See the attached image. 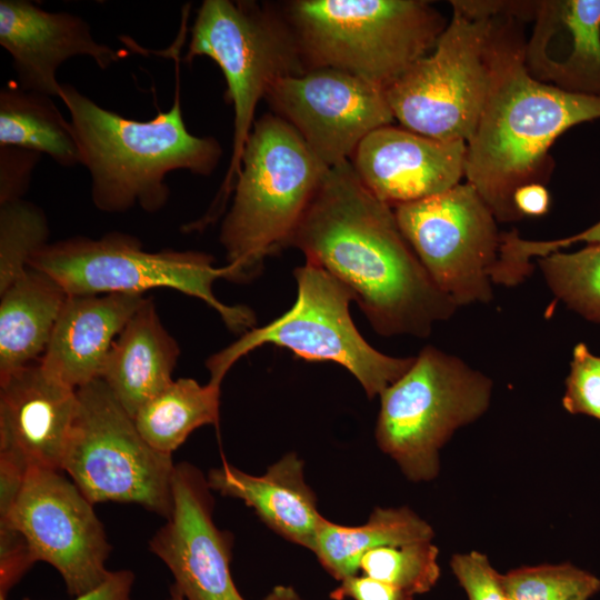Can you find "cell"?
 <instances>
[{
  "label": "cell",
  "mask_w": 600,
  "mask_h": 600,
  "mask_svg": "<svg viewBox=\"0 0 600 600\" xmlns=\"http://www.w3.org/2000/svg\"><path fill=\"white\" fill-rule=\"evenodd\" d=\"M287 247L342 282L381 336L428 337L458 308L409 246L393 208L350 160L328 168Z\"/></svg>",
  "instance_id": "1"
},
{
  "label": "cell",
  "mask_w": 600,
  "mask_h": 600,
  "mask_svg": "<svg viewBox=\"0 0 600 600\" xmlns=\"http://www.w3.org/2000/svg\"><path fill=\"white\" fill-rule=\"evenodd\" d=\"M529 16V1H504L494 18L488 96L467 141V182L502 222L522 219L514 192L541 183L554 140L576 124L600 119V98L560 90L529 73L522 32Z\"/></svg>",
  "instance_id": "2"
},
{
  "label": "cell",
  "mask_w": 600,
  "mask_h": 600,
  "mask_svg": "<svg viewBox=\"0 0 600 600\" xmlns=\"http://www.w3.org/2000/svg\"><path fill=\"white\" fill-rule=\"evenodd\" d=\"M180 48L171 57L176 66L173 104L147 121L124 118L100 107L70 83H61L59 99L70 113L80 164L91 178L94 207L120 213L139 206L160 211L170 196L166 177L176 170L210 176L219 164L222 148L214 137L189 132L181 109Z\"/></svg>",
  "instance_id": "3"
},
{
  "label": "cell",
  "mask_w": 600,
  "mask_h": 600,
  "mask_svg": "<svg viewBox=\"0 0 600 600\" xmlns=\"http://www.w3.org/2000/svg\"><path fill=\"white\" fill-rule=\"evenodd\" d=\"M280 7L306 71H344L386 90L434 48L444 18L422 0H293Z\"/></svg>",
  "instance_id": "4"
},
{
  "label": "cell",
  "mask_w": 600,
  "mask_h": 600,
  "mask_svg": "<svg viewBox=\"0 0 600 600\" xmlns=\"http://www.w3.org/2000/svg\"><path fill=\"white\" fill-rule=\"evenodd\" d=\"M328 167L282 118L256 120L219 234L234 282L248 281L287 242Z\"/></svg>",
  "instance_id": "5"
},
{
  "label": "cell",
  "mask_w": 600,
  "mask_h": 600,
  "mask_svg": "<svg viewBox=\"0 0 600 600\" xmlns=\"http://www.w3.org/2000/svg\"><path fill=\"white\" fill-rule=\"evenodd\" d=\"M183 60L212 59L226 79L232 104L233 139L229 168L208 212L207 227L224 211L240 172L241 158L261 99L280 79L306 72L294 37L279 9L247 0H204L197 11Z\"/></svg>",
  "instance_id": "6"
},
{
  "label": "cell",
  "mask_w": 600,
  "mask_h": 600,
  "mask_svg": "<svg viewBox=\"0 0 600 600\" xmlns=\"http://www.w3.org/2000/svg\"><path fill=\"white\" fill-rule=\"evenodd\" d=\"M504 1H451L452 18L434 50L384 90L402 128L439 140L467 141L490 86V38Z\"/></svg>",
  "instance_id": "7"
},
{
  "label": "cell",
  "mask_w": 600,
  "mask_h": 600,
  "mask_svg": "<svg viewBox=\"0 0 600 600\" xmlns=\"http://www.w3.org/2000/svg\"><path fill=\"white\" fill-rule=\"evenodd\" d=\"M29 268L52 277L70 296L143 294L169 288L204 301L233 332L256 323L251 309L224 304L214 296V281L232 280V269L214 267L213 257L204 252H150L138 238L110 232L98 239L77 236L48 242L32 254Z\"/></svg>",
  "instance_id": "8"
},
{
  "label": "cell",
  "mask_w": 600,
  "mask_h": 600,
  "mask_svg": "<svg viewBox=\"0 0 600 600\" xmlns=\"http://www.w3.org/2000/svg\"><path fill=\"white\" fill-rule=\"evenodd\" d=\"M492 381L457 356L424 347L411 368L380 394L376 439L411 481H430L453 433L488 409Z\"/></svg>",
  "instance_id": "9"
},
{
  "label": "cell",
  "mask_w": 600,
  "mask_h": 600,
  "mask_svg": "<svg viewBox=\"0 0 600 600\" xmlns=\"http://www.w3.org/2000/svg\"><path fill=\"white\" fill-rule=\"evenodd\" d=\"M298 297L272 322L246 331L206 362L209 382L220 386L230 368L263 344L287 348L308 361H330L344 367L372 399L400 379L414 357L396 358L371 347L357 330L349 312L351 291L323 268L306 261L294 270Z\"/></svg>",
  "instance_id": "10"
},
{
  "label": "cell",
  "mask_w": 600,
  "mask_h": 600,
  "mask_svg": "<svg viewBox=\"0 0 600 600\" xmlns=\"http://www.w3.org/2000/svg\"><path fill=\"white\" fill-rule=\"evenodd\" d=\"M78 412L62 461L94 504L129 502L164 519L172 509V456L152 448L102 379L79 388Z\"/></svg>",
  "instance_id": "11"
},
{
  "label": "cell",
  "mask_w": 600,
  "mask_h": 600,
  "mask_svg": "<svg viewBox=\"0 0 600 600\" xmlns=\"http://www.w3.org/2000/svg\"><path fill=\"white\" fill-rule=\"evenodd\" d=\"M398 226L436 286L457 307L493 297L502 233L476 188L459 183L393 208Z\"/></svg>",
  "instance_id": "12"
},
{
  "label": "cell",
  "mask_w": 600,
  "mask_h": 600,
  "mask_svg": "<svg viewBox=\"0 0 600 600\" xmlns=\"http://www.w3.org/2000/svg\"><path fill=\"white\" fill-rule=\"evenodd\" d=\"M62 472L29 470L13 504L0 510V523L19 530L36 562L51 564L78 597L108 577L111 544L93 503Z\"/></svg>",
  "instance_id": "13"
},
{
  "label": "cell",
  "mask_w": 600,
  "mask_h": 600,
  "mask_svg": "<svg viewBox=\"0 0 600 600\" xmlns=\"http://www.w3.org/2000/svg\"><path fill=\"white\" fill-rule=\"evenodd\" d=\"M266 100L328 168L351 160L368 134L394 119L384 90L330 68L284 77Z\"/></svg>",
  "instance_id": "14"
},
{
  "label": "cell",
  "mask_w": 600,
  "mask_h": 600,
  "mask_svg": "<svg viewBox=\"0 0 600 600\" xmlns=\"http://www.w3.org/2000/svg\"><path fill=\"white\" fill-rule=\"evenodd\" d=\"M171 488V513L149 550L168 567L186 600H246L230 572L232 537L213 521L207 477L182 461L174 466Z\"/></svg>",
  "instance_id": "15"
},
{
  "label": "cell",
  "mask_w": 600,
  "mask_h": 600,
  "mask_svg": "<svg viewBox=\"0 0 600 600\" xmlns=\"http://www.w3.org/2000/svg\"><path fill=\"white\" fill-rule=\"evenodd\" d=\"M78 412L77 390L39 361L0 381V460L23 472L62 471Z\"/></svg>",
  "instance_id": "16"
},
{
  "label": "cell",
  "mask_w": 600,
  "mask_h": 600,
  "mask_svg": "<svg viewBox=\"0 0 600 600\" xmlns=\"http://www.w3.org/2000/svg\"><path fill=\"white\" fill-rule=\"evenodd\" d=\"M467 143L386 126L368 134L351 163L362 183L394 208L447 191L464 177Z\"/></svg>",
  "instance_id": "17"
},
{
  "label": "cell",
  "mask_w": 600,
  "mask_h": 600,
  "mask_svg": "<svg viewBox=\"0 0 600 600\" xmlns=\"http://www.w3.org/2000/svg\"><path fill=\"white\" fill-rule=\"evenodd\" d=\"M0 44L9 52L18 86L26 91L60 96V66L77 56L90 57L104 70L126 57L98 42L80 16L41 9L27 0L0 1Z\"/></svg>",
  "instance_id": "18"
},
{
  "label": "cell",
  "mask_w": 600,
  "mask_h": 600,
  "mask_svg": "<svg viewBox=\"0 0 600 600\" xmlns=\"http://www.w3.org/2000/svg\"><path fill=\"white\" fill-rule=\"evenodd\" d=\"M526 40L529 73L560 90L600 98V0L536 1Z\"/></svg>",
  "instance_id": "19"
},
{
  "label": "cell",
  "mask_w": 600,
  "mask_h": 600,
  "mask_svg": "<svg viewBox=\"0 0 600 600\" xmlns=\"http://www.w3.org/2000/svg\"><path fill=\"white\" fill-rule=\"evenodd\" d=\"M144 299L138 293L68 294L40 366L74 390L99 379L114 340Z\"/></svg>",
  "instance_id": "20"
},
{
  "label": "cell",
  "mask_w": 600,
  "mask_h": 600,
  "mask_svg": "<svg viewBox=\"0 0 600 600\" xmlns=\"http://www.w3.org/2000/svg\"><path fill=\"white\" fill-rule=\"evenodd\" d=\"M211 490L242 500L271 530L313 551L322 516L304 481L303 461L287 453L262 476H252L223 462L208 472Z\"/></svg>",
  "instance_id": "21"
},
{
  "label": "cell",
  "mask_w": 600,
  "mask_h": 600,
  "mask_svg": "<svg viewBox=\"0 0 600 600\" xmlns=\"http://www.w3.org/2000/svg\"><path fill=\"white\" fill-rule=\"evenodd\" d=\"M180 348L146 298L114 340L100 374L132 417L172 381Z\"/></svg>",
  "instance_id": "22"
},
{
  "label": "cell",
  "mask_w": 600,
  "mask_h": 600,
  "mask_svg": "<svg viewBox=\"0 0 600 600\" xmlns=\"http://www.w3.org/2000/svg\"><path fill=\"white\" fill-rule=\"evenodd\" d=\"M67 297L33 268L0 293V381L40 360Z\"/></svg>",
  "instance_id": "23"
},
{
  "label": "cell",
  "mask_w": 600,
  "mask_h": 600,
  "mask_svg": "<svg viewBox=\"0 0 600 600\" xmlns=\"http://www.w3.org/2000/svg\"><path fill=\"white\" fill-rule=\"evenodd\" d=\"M432 527L408 507L376 508L358 527L340 526L322 518L313 551L337 580L356 576L364 553L380 547L431 541Z\"/></svg>",
  "instance_id": "24"
},
{
  "label": "cell",
  "mask_w": 600,
  "mask_h": 600,
  "mask_svg": "<svg viewBox=\"0 0 600 600\" xmlns=\"http://www.w3.org/2000/svg\"><path fill=\"white\" fill-rule=\"evenodd\" d=\"M0 146L44 153L62 167L80 164L70 121L52 98L22 90L18 83L0 91Z\"/></svg>",
  "instance_id": "25"
},
{
  "label": "cell",
  "mask_w": 600,
  "mask_h": 600,
  "mask_svg": "<svg viewBox=\"0 0 600 600\" xmlns=\"http://www.w3.org/2000/svg\"><path fill=\"white\" fill-rule=\"evenodd\" d=\"M219 410L220 386L179 378L148 400L133 419L152 448L172 456L192 431L217 424Z\"/></svg>",
  "instance_id": "26"
},
{
  "label": "cell",
  "mask_w": 600,
  "mask_h": 600,
  "mask_svg": "<svg viewBox=\"0 0 600 600\" xmlns=\"http://www.w3.org/2000/svg\"><path fill=\"white\" fill-rule=\"evenodd\" d=\"M542 277L566 307L600 323V243L574 252L554 251L538 258Z\"/></svg>",
  "instance_id": "27"
},
{
  "label": "cell",
  "mask_w": 600,
  "mask_h": 600,
  "mask_svg": "<svg viewBox=\"0 0 600 600\" xmlns=\"http://www.w3.org/2000/svg\"><path fill=\"white\" fill-rule=\"evenodd\" d=\"M49 234L48 219L34 203L20 199L0 204V293L27 272Z\"/></svg>",
  "instance_id": "28"
},
{
  "label": "cell",
  "mask_w": 600,
  "mask_h": 600,
  "mask_svg": "<svg viewBox=\"0 0 600 600\" xmlns=\"http://www.w3.org/2000/svg\"><path fill=\"white\" fill-rule=\"evenodd\" d=\"M439 550L431 541L368 551L359 568L364 576L389 583L411 596L431 590L440 577Z\"/></svg>",
  "instance_id": "29"
},
{
  "label": "cell",
  "mask_w": 600,
  "mask_h": 600,
  "mask_svg": "<svg viewBox=\"0 0 600 600\" xmlns=\"http://www.w3.org/2000/svg\"><path fill=\"white\" fill-rule=\"evenodd\" d=\"M510 600H590L600 579L569 562L520 567L501 574Z\"/></svg>",
  "instance_id": "30"
},
{
  "label": "cell",
  "mask_w": 600,
  "mask_h": 600,
  "mask_svg": "<svg viewBox=\"0 0 600 600\" xmlns=\"http://www.w3.org/2000/svg\"><path fill=\"white\" fill-rule=\"evenodd\" d=\"M562 406L571 414L600 420V357L582 342L572 351Z\"/></svg>",
  "instance_id": "31"
},
{
  "label": "cell",
  "mask_w": 600,
  "mask_h": 600,
  "mask_svg": "<svg viewBox=\"0 0 600 600\" xmlns=\"http://www.w3.org/2000/svg\"><path fill=\"white\" fill-rule=\"evenodd\" d=\"M450 567L468 600H510L502 586L501 573L494 570L484 553L474 550L456 553Z\"/></svg>",
  "instance_id": "32"
},
{
  "label": "cell",
  "mask_w": 600,
  "mask_h": 600,
  "mask_svg": "<svg viewBox=\"0 0 600 600\" xmlns=\"http://www.w3.org/2000/svg\"><path fill=\"white\" fill-rule=\"evenodd\" d=\"M41 156L27 149L0 146V204L22 199Z\"/></svg>",
  "instance_id": "33"
},
{
  "label": "cell",
  "mask_w": 600,
  "mask_h": 600,
  "mask_svg": "<svg viewBox=\"0 0 600 600\" xmlns=\"http://www.w3.org/2000/svg\"><path fill=\"white\" fill-rule=\"evenodd\" d=\"M34 562L22 533L10 524L0 523V598L7 597Z\"/></svg>",
  "instance_id": "34"
},
{
  "label": "cell",
  "mask_w": 600,
  "mask_h": 600,
  "mask_svg": "<svg viewBox=\"0 0 600 600\" xmlns=\"http://www.w3.org/2000/svg\"><path fill=\"white\" fill-rule=\"evenodd\" d=\"M333 600H413V596L368 576H352L330 593Z\"/></svg>",
  "instance_id": "35"
},
{
  "label": "cell",
  "mask_w": 600,
  "mask_h": 600,
  "mask_svg": "<svg viewBox=\"0 0 600 600\" xmlns=\"http://www.w3.org/2000/svg\"><path fill=\"white\" fill-rule=\"evenodd\" d=\"M133 582L134 574L128 569L110 571L101 584L72 600H132ZM0 600L7 599L0 598Z\"/></svg>",
  "instance_id": "36"
},
{
  "label": "cell",
  "mask_w": 600,
  "mask_h": 600,
  "mask_svg": "<svg viewBox=\"0 0 600 600\" xmlns=\"http://www.w3.org/2000/svg\"><path fill=\"white\" fill-rule=\"evenodd\" d=\"M513 203L521 218L539 217L549 210L550 194L542 183H530L514 192Z\"/></svg>",
  "instance_id": "37"
},
{
  "label": "cell",
  "mask_w": 600,
  "mask_h": 600,
  "mask_svg": "<svg viewBox=\"0 0 600 600\" xmlns=\"http://www.w3.org/2000/svg\"><path fill=\"white\" fill-rule=\"evenodd\" d=\"M576 242H586L587 244L600 243V220L588 229L562 239L547 241L544 247L547 251L553 252L569 247Z\"/></svg>",
  "instance_id": "38"
},
{
  "label": "cell",
  "mask_w": 600,
  "mask_h": 600,
  "mask_svg": "<svg viewBox=\"0 0 600 600\" xmlns=\"http://www.w3.org/2000/svg\"><path fill=\"white\" fill-rule=\"evenodd\" d=\"M263 600H302L292 587L277 586Z\"/></svg>",
  "instance_id": "39"
},
{
  "label": "cell",
  "mask_w": 600,
  "mask_h": 600,
  "mask_svg": "<svg viewBox=\"0 0 600 600\" xmlns=\"http://www.w3.org/2000/svg\"><path fill=\"white\" fill-rule=\"evenodd\" d=\"M168 600H186L182 593L177 589L176 586L170 587V596Z\"/></svg>",
  "instance_id": "40"
}]
</instances>
